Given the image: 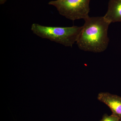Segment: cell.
Returning a JSON list of instances; mask_svg holds the SVG:
<instances>
[{"instance_id":"obj_1","label":"cell","mask_w":121,"mask_h":121,"mask_svg":"<svg viewBox=\"0 0 121 121\" xmlns=\"http://www.w3.org/2000/svg\"><path fill=\"white\" fill-rule=\"evenodd\" d=\"M84 25L76 42L78 47L84 51L99 53L106 50L109 39V22L104 16L90 17L84 20Z\"/></svg>"},{"instance_id":"obj_2","label":"cell","mask_w":121,"mask_h":121,"mask_svg":"<svg viewBox=\"0 0 121 121\" xmlns=\"http://www.w3.org/2000/svg\"><path fill=\"white\" fill-rule=\"evenodd\" d=\"M82 28V26L52 27L33 23L31 29L34 34L41 38L72 47L77 42Z\"/></svg>"},{"instance_id":"obj_3","label":"cell","mask_w":121,"mask_h":121,"mask_svg":"<svg viewBox=\"0 0 121 121\" xmlns=\"http://www.w3.org/2000/svg\"><path fill=\"white\" fill-rule=\"evenodd\" d=\"M91 0H55L48 4L54 6L60 15L72 21L89 17Z\"/></svg>"},{"instance_id":"obj_4","label":"cell","mask_w":121,"mask_h":121,"mask_svg":"<svg viewBox=\"0 0 121 121\" xmlns=\"http://www.w3.org/2000/svg\"><path fill=\"white\" fill-rule=\"evenodd\" d=\"M97 99L110 108L112 114L121 120V97L108 92H101L98 95Z\"/></svg>"},{"instance_id":"obj_5","label":"cell","mask_w":121,"mask_h":121,"mask_svg":"<svg viewBox=\"0 0 121 121\" xmlns=\"http://www.w3.org/2000/svg\"><path fill=\"white\" fill-rule=\"evenodd\" d=\"M104 18L110 23L121 22V0H110Z\"/></svg>"},{"instance_id":"obj_6","label":"cell","mask_w":121,"mask_h":121,"mask_svg":"<svg viewBox=\"0 0 121 121\" xmlns=\"http://www.w3.org/2000/svg\"><path fill=\"white\" fill-rule=\"evenodd\" d=\"M120 118L113 114L108 115L107 114H105L103 116L101 119L99 121H119Z\"/></svg>"},{"instance_id":"obj_7","label":"cell","mask_w":121,"mask_h":121,"mask_svg":"<svg viewBox=\"0 0 121 121\" xmlns=\"http://www.w3.org/2000/svg\"><path fill=\"white\" fill-rule=\"evenodd\" d=\"M7 0H0V4H2L6 2Z\"/></svg>"},{"instance_id":"obj_8","label":"cell","mask_w":121,"mask_h":121,"mask_svg":"<svg viewBox=\"0 0 121 121\" xmlns=\"http://www.w3.org/2000/svg\"><path fill=\"white\" fill-rule=\"evenodd\" d=\"M121 121V120H120V121Z\"/></svg>"}]
</instances>
